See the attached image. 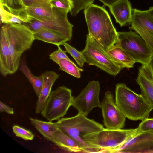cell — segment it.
<instances>
[{
	"label": "cell",
	"instance_id": "ffe728a7",
	"mask_svg": "<svg viewBox=\"0 0 153 153\" xmlns=\"http://www.w3.org/2000/svg\"><path fill=\"white\" fill-rule=\"evenodd\" d=\"M8 41L5 25L0 31V72L4 76L9 75L8 67Z\"/></svg>",
	"mask_w": 153,
	"mask_h": 153
},
{
	"label": "cell",
	"instance_id": "d590c367",
	"mask_svg": "<svg viewBox=\"0 0 153 153\" xmlns=\"http://www.w3.org/2000/svg\"><path fill=\"white\" fill-rule=\"evenodd\" d=\"M102 3L108 7L118 1L120 0H98Z\"/></svg>",
	"mask_w": 153,
	"mask_h": 153
},
{
	"label": "cell",
	"instance_id": "5b68a950",
	"mask_svg": "<svg viewBox=\"0 0 153 153\" xmlns=\"http://www.w3.org/2000/svg\"><path fill=\"white\" fill-rule=\"evenodd\" d=\"M139 131L135 129H111L104 128L82 136L83 140L98 153L100 151L117 148L123 144Z\"/></svg>",
	"mask_w": 153,
	"mask_h": 153
},
{
	"label": "cell",
	"instance_id": "d6986e66",
	"mask_svg": "<svg viewBox=\"0 0 153 153\" xmlns=\"http://www.w3.org/2000/svg\"><path fill=\"white\" fill-rule=\"evenodd\" d=\"M53 143L62 149L69 152H83L79 144L71 138L58 129L54 134Z\"/></svg>",
	"mask_w": 153,
	"mask_h": 153
},
{
	"label": "cell",
	"instance_id": "277c9868",
	"mask_svg": "<svg viewBox=\"0 0 153 153\" xmlns=\"http://www.w3.org/2000/svg\"><path fill=\"white\" fill-rule=\"evenodd\" d=\"M56 123L59 129L77 142L83 149L84 152H95L81 137L83 134L103 129L104 128L102 125L78 113L72 117L61 118Z\"/></svg>",
	"mask_w": 153,
	"mask_h": 153
},
{
	"label": "cell",
	"instance_id": "52a82bcc",
	"mask_svg": "<svg viewBox=\"0 0 153 153\" xmlns=\"http://www.w3.org/2000/svg\"><path fill=\"white\" fill-rule=\"evenodd\" d=\"M71 89L64 86L51 91L41 112L49 121L58 120L65 115L72 106L74 97Z\"/></svg>",
	"mask_w": 153,
	"mask_h": 153
},
{
	"label": "cell",
	"instance_id": "8d00e7d4",
	"mask_svg": "<svg viewBox=\"0 0 153 153\" xmlns=\"http://www.w3.org/2000/svg\"><path fill=\"white\" fill-rule=\"evenodd\" d=\"M147 10L153 18V6L150 7Z\"/></svg>",
	"mask_w": 153,
	"mask_h": 153
},
{
	"label": "cell",
	"instance_id": "d6a6232c",
	"mask_svg": "<svg viewBox=\"0 0 153 153\" xmlns=\"http://www.w3.org/2000/svg\"><path fill=\"white\" fill-rule=\"evenodd\" d=\"M0 3L13 9L25 8L22 0H0Z\"/></svg>",
	"mask_w": 153,
	"mask_h": 153
},
{
	"label": "cell",
	"instance_id": "836d02e7",
	"mask_svg": "<svg viewBox=\"0 0 153 153\" xmlns=\"http://www.w3.org/2000/svg\"><path fill=\"white\" fill-rule=\"evenodd\" d=\"M0 112H5L10 114H14L13 108L4 104L1 101H0Z\"/></svg>",
	"mask_w": 153,
	"mask_h": 153
},
{
	"label": "cell",
	"instance_id": "1f68e13d",
	"mask_svg": "<svg viewBox=\"0 0 153 153\" xmlns=\"http://www.w3.org/2000/svg\"><path fill=\"white\" fill-rule=\"evenodd\" d=\"M140 131H153V118H147L142 120L137 127Z\"/></svg>",
	"mask_w": 153,
	"mask_h": 153
},
{
	"label": "cell",
	"instance_id": "8992f818",
	"mask_svg": "<svg viewBox=\"0 0 153 153\" xmlns=\"http://www.w3.org/2000/svg\"><path fill=\"white\" fill-rule=\"evenodd\" d=\"M115 45L126 51L142 65H148L153 58V52L143 39L135 32H118Z\"/></svg>",
	"mask_w": 153,
	"mask_h": 153
},
{
	"label": "cell",
	"instance_id": "cb8c5ba5",
	"mask_svg": "<svg viewBox=\"0 0 153 153\" xmlns=\"http://www.w3.org/2000/svg\"><path fill=\"white\" fill-rule=\"evenodd\" d=\"M35 40L42 41L57 46L63 45L68 41L66 38L45 29H41L33 33Z\"/></svg>",
	"mask_w": 153,
	"mask_h": 153
},
{
	"label": "cell",
	"instance_id": "7402d4cb",
	"mask_svg": "<svg viewBox=\"0 0 153 153\" xmlns=\"http://www.w3.org/2000/svg\"><path fill=\"white\" fill-rule=\"evenodd\" d=\"M136 82L139 85L141 94L153 109V82L139 71Z\"/></svg>",
	"mask_w": 153,
	"mask_h": 153
},
{
	"label": "cell",
	"instance_id": "4fadbf2b",
	"mask_svg": "<svg viewBox=\"0 0 153 153\" xmlns=\"http://www.w3.org/2000/svg\"><path fill=\"white\" fill-rule=\"evenodd\" d=\"M131 25L129 28L143 39L153 52V18L147 10L133 9Z\"/></svg>",
	"mask_w": 153,
	"mask_h": 153
},
{
	"label": "cell",
	"instance_id": "6da1fadb",
	"mask_svg": "<svg viewBox=\"0 0 153 153\" xmlns=\"http://www.w3.org/2000/svg\"><path fill=\"white\" fill-rule=\"evenodd\" d=\"M88 34L107 51L117 41L118 32L102 7L93 4L84 10Z\"/></svg>",
	"mask_w": 153,
	"mask_h": 153
},
{
	"label": "cell",
	"instance_id": "484cf974",
	"mask_svg": "<svg viewBox=\"0 0 153 153\" xmlns=\"http://www.w3.org/2000/svg\"><path fill=\"white\" fill-rule=\"evenodd\" d=\"M63 45L65 49L66 52L71 55L78 65L80 67H83L84 63H86V59L82 53L66 42Z\"/></svg>",
	"mask_w": 153,
	"mask_h": 153
},
{
	"label": "cell",
	"instance_id": "2e32d148",
	"mask_svg": "<svg viewBox=\"0 0 153 153\" xmlns=\"http://www.w3.org/2000/svg\"><path fill=\"white\" fill-rule=\"evenodd\" d=\"M25 9L32 18L42 22L51 21L56 16L55 8L47 2L35 3Z\"/></svg>",
	"mask_w": 153,
	"mask_h": 153
},
{
	"label": "cell",
	"instance_id": "f546056e",
	"mask_svg": "<svg viewBox=\"0 0 153 153\" xmlns=\"http://www.w3.org/2000/svg\"><path fill=\"white\" fill-rule=\"evenodd\" d=\"M57 47L58 49L50 54V59L57 64L61 59L70 60L66 55V51L62 50L60 46H58Z\"/></svg>",
	"mask_w": 153,
	"mask_h": 153
},
{
	"label": "cell",
	"instance_id": "8fae6325",
	"mask_svg": "<svg viewBox=\"0 0 153 153\" xmlns=\"http://www.w3.org/2000/svg\"><path fill=\"white\" fill-rule=\"evenodd\" d=\"M101 104L103 122L106 128L119 129L123 128L126 117L117 105L112 92L106 91Z\"/></svg>",
	"mask_w": 153,
	"mask_h": 153
},
{
	"label": "cell",
	"instance_id": "7c38bea8",
	"mask_svg": "<svg viewBox=\"0 0 153 153\" xmlns=\"http://www.w3.org/2000/svg\"><path fill=\"white\" fill-rule=\"evenodd\" d=\"M153 146V131H138L123 144L114 149L102 150L99 153H143Z\"/></svg>",
	"mask_w": 153,
	"mask_h": 153
},
{
	"label": "cell",
	"instance_id": "e575fe53",
	"mask_svg": "<svg viewBox=\"0 0 153 153\" xmlns=\"http://www.w3.org/2000/svg\"><path fill=\"white\" fill-rule=\"evenodd\" d=\"M22 1L25 7L35 3L48 2L43 0H22Z\"/></svg>",
	"mask_w": 153,
	"mask_h": 153
},
{
	"label": "cell",
	"instance_id": "9a60e30c",
	"mask_svg": "<svg viewBox=\"0 0 153 153\" xmlns=\"http://www.w3.org/2000/svg\"><path fill=\"white\" fill-rule=\"evenodd\" d=\"M109 7L116 22L121 27L131 24L133 9L128 0H120Z\"/></svg>",
	"mask_w": 153,
	"mask_h": 153
},
{
	"label": "cell",
	"instance_id": "5bb4252c",
	"mask_svg": "<svg viewBox=\"0 0 153 153\" xmlns=\"http://www.w3.org/2000/svg\"><path fill=\"white\" fill-rule=\"evenodd\" d=\"M0 15L1 22L4 24L27 23L33 19L27 13L25 8L13 9L1 3Z\"/></svg>",
	"mask_w": 153,
	"mask_h": 153
},
{
	"label": "cell",
	"instance_id": "7a4b0ae2",
	"mask_svg": "<svg viewBox=\"0 0 153 153\" xmlns=\"http://www.w3.org/2000/svg\"><path fill=\"white\" fill-rule=\"evenodd\" d=\"M5 25L8 41L9 74L11 75L17 71L22 54L30 48L35 39L33 33L23 24Z\"/></svg>",
	"mask_w": 153,
	"mask_h": 153
},
{
	"label": "cell",
	"instance_id": "74e56055",
	"mask_svg": "<svg viewBox=\"0 0 153 153\" xmlns=\"http://www.w3.org/2000/svg\"><path fill=\"white\" fill-rule=\"evenodd\" d=\"M144 153H153V148H150L146 150L143 152Z\"/></svg>",
	"mask_w": 153,
	"mask_h": 153
},
{
	"label": "cell",
	"instance_id": "e0dca14e",
	"mask_svg": "<svg viewBox=\"0 0 153 153\" xmlns=\"http://www.w3.org/2000/svg\"><path fill=\"white\" fill-rule=\"evenodd\" d=\"M43 85L40 96L38 97L35 108L36 114L41 113L51 92L52 86L59 75L53 71H48L42 74Z\"/></svg>",
	"mask_w": 153,
	"mask_h": 153
},
{
	"label": "cell",
	"instance_id": "ba28073f",
	"mask_svg": "<svg viewBox=\"0 0 153 153\" xmlns=\"http://www.w3.org/2000/svg\"><path fill=\"white\" fill-rule=\"evenodd\" d=\"M81 51L88 65L96 66L111 75L116 76L121 70L114 64L103 47L88 34L85 47Z\"/></svg>",
	"mask_w": 153,
	"mask_h": 153
},
{
	"label": "cell",
	"instance_id": "44dd1931",
	"mask_svg": "<svg viewBox=\"0 0 153 153\" xmlns=\"http://www.w3.org/2000/svg\"><path fill=\"white\" fill-rule=\"evenodd\" d=\"M32 125L48 141L53 142L54 134L59 129L56 122L45 121L36 119L30 118Z\"/></svg>",
	"mask_w": 153,
	"mask_h": 153
},
{
	"label": "cell",
	"instance_id": "3957f363",
	"mask_svg": "<svg viewBox=\"0 0 153 153\" xmlns=\"http://www.w3.org/2000/svg\"><path fill=\"white\" fill-rule=\"evenodd\" d=\"M115 99L125 117L132 120L148 118L153 109L141 94L135 93L124 83L116 85Z\"/></svg>",
	"mask_w": 153,
	"mask_h": 153
},
{
	"label": "cell",
	"instance_id": "f35d334b",
	"mask_svg": "<svg viewBox=\"0 0 153 153\" xmlns=\"http://www.w3.org/2000/svg\"><path fill=\"white\" fill-rule=\"evenodd\" d=\"M44 0L45 1H47V2H48L49 3V1H48V0Z\"/></svg>",
	"mask_w": 153,
	"mask_h": 153
},
{
	"label": "cell",
	"instance_id": "603a6c76",
	"mask_svg": "<svg viewBox=\"0 0 153 153\" xmlns=\"http://www.w3.org/2000/svg\"><path fill=\"white\" fill-rule=\"evenodd\" d=\"M19 68L31 84L36 94L38 97L41 94L43 85V78L42 74L39 76L33 75L26 62L23 60H21Z\"/></svg>",
	"mask_w": 153,
	"mask_h": 153
},
{
	"label": "cell",
	"instance_id": "30bf717a",
	"mask_svg": "<svg viewBox=\"0 0 153 153\" xmlns=\"http://www.w3.org/2000/svg\"><path fill=\"white\" fill-rule=\"evenodd\" d=\"M100 86L98 81H90L81 92L74 98L72 106L79 113L87 117L94 108H101L99 96Z\"/></svg>",
	"mask_w": 153,
	"mask_h": 153
},
{
	"label": "cell",
	"instance_id": "f1b7e54d",
	"mask_svg": "<svg viewBox=\"0 0 153 153\" xmlns=\"http://www.w3.org/2000/svg\"><path fill=\"white\" fill-rule=\"evenodd\" d=\"M49 3L52 7L70 12L73 5L71 0H52Z\"/></svg>",
	"mask_w": 153,
	"mask_h": 153
},
{
	"label": "cell",
	"instance_id": "4316f807",
	"mask_svg": "<svg viewBox=\"0 0 153 153\" xmlns=\"http://www.w3.org/2000/svg\"><path fill=\"white\" fill-rule=\"evenodd\" d=\"M73 6L70 12L73 16H76L81 10H85L93 4L94 0H71Z\"/></svg>",
	"mask_w": 153,
	"mask_h": 153
},
{
	"label": "cell",
	"instance_id": "9c48e42d",
	"mask_svg": "<svg viewBox=\"0 0 153 153\" xmlns=\"http://www.w3.org/2000/svg\"><path fill=\"white\" fill-rule=\"evenodd\" d=\"M56 16L53 20L42 22L33 19L30 22L23 24L34 33L41 29H45L71 40L73 25L68 21V11L55 8Z\"/></svg>",
	"mask_w": 153,
	"mask_h": 153
},
{
	"label": "cell",
	"instance_id": "83f0119b",
	"mask_svg": "<svg viewBox=\"0 0 153 153\" xmlns=\"http://www.w3.org/2000/svg\"><path fill=\"white\" fill-rule=\"evenodd\" d=\"M13 132L17 137L26 140H32L34 136L29 130H27L17 125H14L12 127Z\"/></svg>",
	"mask_w": 153,
	"mask_h": 153
},
{
	"label": "cell",
	"instance_id": "ac0fdd59",
	"mask_svg": "<svg viewBox=\"0 0 153 153\" xmlns=\"http://www.w3.org/2000/svg\"><path fill=\"white\" fill-rule=\"evenodd\" d=\"M113 62L121 69L133 68L136 63L135 60L126 51L114 45L107 51Z\"/></svg>",
	"mask_w": 153,
	"mask_h": 153
},
{
	"label": "cell",
	"instance_id": "4dcf8cb0",
	"mask_svg": "<svg viewBox=\"0 0 153 153\" xmlns=\"http://www.w3.org/2000/svg\"><path fill=\"white\" fill-rule=\"evenodd\" d=\"M139 71L153 82V58L148 65L140 66L139 68Z\"/></svg>",
	"mask_w": 153,
	"mask_h": 153
},
{
	"label": "cell",
	"instance_id": "ab89813d",
	"mask_svg": "<svg viewBox=\"0 0 153 153\" xmlns=\"http://www.w3.org/2000/svg\"><path fill=\"white\" fill-rule=\"evenodd\" d=\"M48 0V1H49V3L50 1H51L52 0Z\"/></svg>",
	"mask_w": 153,
	"mask_h": 153
},
{
	"label": "cell",
	"instance_id": "d4e9b609",
	"mask_svg": "<svg viewBox=\"0 0 153 153\" xmlns=\"http://www.w3.org/2000/svg\"><path fill=\"white\" fill-rule=\"evenodd\" d=\"M59 67V69L78 78L81 77L80 72L83 70L78 67L71 60L62 59L57 63Z\"/></svg>",
	"mask_w": 153,
	"mask_h": 153
}]
</instances>
